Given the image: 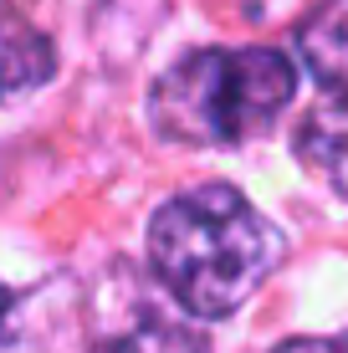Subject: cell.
Segmentation results:
<instances>
[{
    "label": "cell",
    "mask_w": 348,
    "mask_h": 353,
    "mask_svg": "<svg viewBox=\"0 0 348 353\" xmlns=\"http://www.w3.org/2000/svg\"><path fill=\"white\" fill-rule=\"evenodd\" d=\"M149 261L190 318H231L282 261V236L241 190L200 185L154 210Z\"/></svg>",
    "instance_id": "1"
},
{
    "label": "cell",
    "mask_w": 348,
    "mask_h": 353,
    "mask_svg": "<svg viewBox=\"0 0 348 353\" xmlns=\"http://www.w3.org/2000/svg\"><path fill=\"white\" fill-rule=\"evenodd\" d=\"M297 67L272 46H205L190 52L154 82L149 123L170 143L195 149H236L292 108Z\"/></svg>",
    "instance_id": "2"
},
{
    "label": "cell",
    "mask_w": 348,
    "mask_h": 353,
    "mask_svg": "<svg viewBox=\"0 0 348 353\" xmlns=\"http://www.w3.org/2000/svg\"><path fill=\"white\" fill-rule=\"evenodd\" d=\"M57 72V52L26 16L0 6V103H21L36 88H46Z\"/></svg>",
    "instance_id": "3"
},
{
    "label": "cell",
    "mask_w": 348,
    "mask_h": 353,
    "mask_svg": "<svg viewBox=\"0 0 348 353\" xmlns=\"http://www.w3.org/2000/svg\"><path fill=\"white\" fill-rule=\"evenodd\" d=\"M297 52L323 92H348V0H318L297 31Z\"/></svg>",
    "instance_id": "4"
},
{
    "label": "cell",
    "mask_w": 348,
    "mask_h": 353,
    "mask_svg": "<svg viewBox=\"0 0 348 353\" xmlns=\"http://www.w3.org/2000/svg\"><path fill=\"white\" fill-rule=\"evenodd\" d=\"M297 154L307 169H318L348 190V92H328L307 113L303 133H297Z\"/></svg>",
    "instance_id": "5"
},
{
    "label": "cell",
    "mask_w": 348,
    "mask_h": 353,
    "mask_svg": "<svg viewBox=\"0 0 348 353\" xmlns=\"http://www.w3.org/2000/svg\"><path fill=\"white\" fill-rule=\"evenodd\" d=\"M113 353H210V343L195 333V327H185V323L149 318V323H139Z\"/></svg>",
    "instance_id": "6"
},
{
    "label": "cell",
    "mask_w": 348,
    "mask_h": 353,
    "mask_svg": "<svg viewBox=\"0 0 348 353\" xmlns=\"http://www.w3.org/2000/svg\"><path fill=\"white\" fill-rule=\"evenodd\" d=\"M16 312H21V297L10 287H0V353H31V338Z\"/></svg>",
    "instance_id": "7"
},
{
    "label": "cell",
    "mask_w": 348,
    "mask_h": 353,
    "mask_svg": "<svg viewBox=\"0 0 348 353\" xmlns=\"http://www.w3.org/2000/svg\"><path fill=\"white\" fill-rule=\"evenodd\" d=\"M277 353H348V333L343 338H292Z\"/></svg>",
    "instance_id": "8"
}]
</instances>
